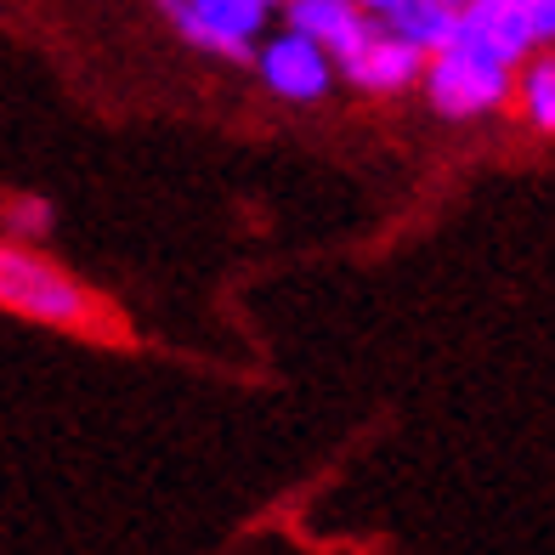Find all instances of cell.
Masks as SVG:
<instances>
[{
	"label": "cell",
	"instance_id": "obj_12",
	"mask_svg": "<svg viewBox=\"0 0 555 555\" xmlns=\"http://www.w3.org/2000/svg\"><path fill=\"white\" fill-rule=\"evenodd\" d=\"M453 7H460V12H465V7H476V0H453Z\"/></svg>",
	"mask_w": 555,
	"mask_h": 555
},
{
	"label": "cell",
	"instance_id": "obj_7",
	"mask_svg": "<svg viewBox=\"0 0 555 555\" xmlns=\"http://www.w3.org/2000/svg\"><path fill=\"white\" fill-rule=\"evenodd\" d=\"M460 35L493 46L504 63H521V57L539 52V29H533L527 0H476V7H465V29Z\"/></svg>",
	"mask_w": 555,
	"mask_h": 555
},
{
	"label": "cell",
	"instance_id": "obj_6",
	"mask_svg": "<svg viewBox=\"0 0 555 555\" xmlns=\"http://www.w3.org/2000/svg\"><path fill=\"white\" fill-rule=\"evenodd\" d=\"M284 12H289V29L318 40L335 63L358 57L363 46H369V35L380 29V17H369L358 0H289Z\"/></svg>",
	"mask_w": 555,
	"mask_h": 555
},
{
	"label": "cell",
	"instance_id": "obj_10",
	"mask_svg": "<svg viewBox=\"0 0 555 555\" xmlns=\"http://www.w3.org/2000/svg\"><path fill=\"white\" fill-rule=\"evenodd\" d=\"M7 221L17 227L23 238H35V233H46V227H52V210H46L40 198H17V205L7 210Z\"/></svg>",
	"mask_w": 555,
	"mask_h": 555
},
{
	"label": "cell",
	"instance_id": "obj_8",
	"mask_svg": "<svg viewBox=\"0 0 555 555\" xmlns=\"http://www.w3.org/2000/svg\"><path fill=\"white\" fill-rule=\"evenodd\" d=\"M386 29H397L402 40H414L425 57H437V52H448V46L460 40L465 12L453 7V0H409L397 17H386Z\"/></svg>",
	"mask_w": 555,
	"mask_h": 555
},
{
	"label": "cell",
	"instance_id": "obj_2",
	"mask_svg": "<svg viewBox=\"0 0 555 555\" xmlns=\"http://www.w3.org/2000/svg\"><path fill=\"white\" fill-rule=\"evenodd\" d=\"M425 91H431V108L448 119H476V114H493L504 96L516 91V63H504L493 46L460 35L425 63Z\"/></svg>",
	"mask_w": 555,
	"mask_h": 555
},
{
	"label": "cell",
	"instance_id": "obj_3",
	"mask_svg": "<svg viewBox=\"0 0 555 555\" xmlns=\"http://www.w3.org/2000/svg\"><path fill=\"white\" fill-rule=\"evenodd\" d=\"M176 29L188 46H205L221 57H249L267 29V0H170Z\"/></svg>",
	"mask_w": 555,
	"mask_h": 555
},
{
	"label": "cell",
	"instance_id": "obj_11",
	"mask_svg": "<svg viewBox=\"0 0 555 555\" xmlns=\"http://www.w3.org/2000/svg\"><path fill=\"white\" fill-rule=\"evenodd\" d=\"M358 7H363L369 17H397L402 7H409V0H358Z\"/></svg>",
	"mask_w": 555,
	"mask_h": 555
},
{
	"label": "cell",
	"instance_id": "obj_1",
	"mask_svg": "<svg viewBox=\"0 0 555 555\" xmlns=\"http://www.w3.org/2000/svg\"><path fill=\"white\" fill-rule=\"evenodd\" d=\"M0 307L52 330H80V335H119L114 312L96 300L91 289H80L63 267H52L46 256L23 244H0Z\"/></svg>",
	"mask_w": 555,
	"mask_h": 555
},
{
	"label": "cell",
	"instance_id": "obj_13",
	"mask_svg": "<svg viewBox=\"0 0 555 555\" xmlns=\"http://www.w3.org/2000/svg\"><path fill=\"white\" fill-rule=\"evenodd\" d=\"M267 7H289V0H267Z\"/></svg>",
	"mask_w": 555,
	"mask_h": 555
},
{
	"label": "cell",
	"instance_id": "obj_5",
	"mask_svg": "<svg viewBox=\"0 0 555 555\" xmlns=\"http://www.w3.org/2000/svg\"><path fill=\"white\" fill-rule=\"evenodd\" d=\"M425 57L414 40H402L397 29H374L369 35V46L358 57H346L340 68H346V80L358 86V91H369V96H397V91H409L420 74H425Z\"/></svg>",
	"mask_w": 555,
	"mask_h": 555
},
{
	"label": "cell",
	"instance_id": "obj_4",
	"mask_svg": "<svg viewBox=\"0 0 555 555\" xmlns=\"http://www.w3.org/2000/svg\"><path fill=\"white\" fill-rule=\"evenodd\" d=\"M256 63H261L267 91L284 96V103H318V96L335 86V57L323 52L318 40H307L300 29H284V35L261 40Z\"/></svg>",
	"mask_w": 555,
	"mask_h": 555
},
{
	"label": "cell",
	"instance_id": "obj_9",
	"mask_svg": "<svg viewBox=\"0 0 555 555\" xmlns=\"http://www.w3.org/2000/svg\"><path fill=\"white\" fill-rule=\"evenodd\" d=\"M516 103L533 131H555V57H533L516 80Z\"/></svg>",
	"mask_w": 555,
	"mask_h": 555
}]
</instances>
